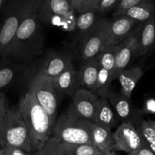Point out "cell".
<instances>
[{"label":"cell","instance_id":"obj_35","mask_svg":"<svg viewBox=\"0 0 155 155\" xmlns=\"http://www.w3.org/2000/svg\"><path fill=\"white\" fill-rule=\"evenodd\" d=\"M131 155H155V154L144 143V145L139 149L135 151Z\"/></svg>","mask_w":155,"mask_h":155},{"label":"cell","instance_id":"obj_6","mask_svg":"<svg viewBox=\"0 0 155 155\" xmlns=\"http://www.w3.org/2000/svg\"><path fill=\"white\" fill-rule=\"evenodd\" d=\"M17 147L32 153L28 132L20 113L18 105L8 107L3 130V145Z\"/></svg>","mask_w":155,"mask_h":155},{"label":"cell","instance_id":"obj_38","mask_svg":"<svg viewBox=\"0 0 155 155\" xmlns=\"http://www.w3.org/2000/svg\"><path fill=\"white\" fill-rule=\"evenodd\" d=\"M97 155H117V154L114 151H109V152H101L100 154Z\"/></svg>","mask_w":155,"mask_h":155},{"label":"cell","instance_id":"obj_17","mask_svg":"<svg viewBox=\"0 0 155 155\" xmlns=\"http://www.w3.org/2000/svg\"><path fill=\"white\" fill-rule=\"evenodd\" d=\"M99 70L98 56L93 58L83 61L78 71L80 87L92 91L93 92L96 83Z\"/></svg>","mask_w":155,"mask_h":155},{"label":"cell","instance_id":"obj_40","mask_svg":"<svg viewBox=\"0 0 155 155\" xmlns=\"http://www.w3.org/2000/svg\"><path fill=\"white\" fill-rule=\"evenodd\" d=\"M151 122H152V124H153V125H154V127H155V121L151 120Z\"/></svg>","mask_w":155,"mask_h":155},{"label":"cell","instance_id":"obj_26","mask_svg":"<svg viewBox=\"0 0 155 155\" xmlns=\"http://www.w3.org/2000/svg\"><path fill=\"white\" fill-rule=\"evenodd\" d=\"M117 49L118 45L107 46L98 55L99 66L109 71L112 76L114 71Z\"/></svg>","mask_w":155,"mask_h":155},{"label":"cell","instance_id":"obj_21","mask_svg":"<svg viewBox=\"0 0 155 155\" xmlns=\"http://www.w3.org/2000/svg\"><path fill=\"white\" fill-rule=\"evenodd\" d=\"M92 139L93 145L101 152L114 151L115 141L112 131L105 130L92 123Z\"/></svg>","mask_w":155,"mask_h":155},{"label":"cell","instance_id":"obj_2","mask_svg":"<svg viewBox=\"0 0 155 155\" xmlns=\"http://www.w3.org/2000/svg\"><path fill=\"white\" fill-rule=\"evenodd\" d=\"M18 106L28 132L32 153L36 152L51 137L52 127L49 117L29 90L21 95Z\"/></svg>","mask_w":155,"mask_h":155},{"label":"cell","instance_id":"obj_29","mask_svg":"<svg viewBox=\"0 0 155 155\" xmlns=\"http://www.w3.org/2000/svg\"><path fill=\"white\" fill-rule=\"evenodd\" d=\"M8 105L5 94L0 92V147L3 145V130H4L5 122L7 114Z\"/></svg>","mask_w":155,"mask_h":155},{"label":"cell","instance_id":"obj_27","mask_svg":"<svg viewBox=\"0 0 155 155\" xmlns=\"http://www.w3.org/2000/svg\"><path fill=\"white\" fill-rule=\"evenodd\" d=\"M66 155H97L101 152L95 145L89 144L61 143Z\"/></svg>","mask_w":155,"mask_h":155},{"label":"cell","instance_id":"obj_9","mask_svg":"<svg viewBox=\"0 0 155 155\" xmlns=\"http://www.w3.org/2000/svg\"><path fill=\"white\" fill-rule=\"evenodd\" d=\"M143 24L144 23L137 24L130 36L118 45L114 71L113 74L114 80H116L117 76L124 70L127 69L132 59L136 55H138L139 37Z\"/></svg>","mask_w":155,"mask_h":155},{"label":"cell","instance_id":"obj_12","mask_svg":"<svg viewBox=\"0 0 155 155\" xmlns=\"http://www.w3.org/2000/svg\"><path fill=\"white\" fill-rule=\"evenodd\" d=\"M114 151H119L131 155L144 145L142 136L131 124L122 123L114 133Z\"/></svg>","mask_w":155,"mask_h":155},{"label":"cell","instance_id":"obj_31","mask_svg":"<svg viewBox=\"0 0 155 155\" xmlns=\"http://www.w3.org/2000/svg\"><path fill=\"white\" fill-rule=\"evenodd\" d=\"M121 0H101L97 12L98 15H105L114 11Z\"/></svg>","mask_w":155,"mask_h":155},{"label":"cell","instance_id":"obj_36","mask_svg":"<svg viewBox=\"0 0 155 155\" xmlns=\"http://www.w3.org/2000/svg\"><path fill=\"white\" fill-rule=\"evenodd\" d=\"M85 2H86V0H70L71 7L77 13H80L81 12V9L84 5Z\"/></svg>","mask_w":155,"mask_h":155},{"label":"cell","instance_id":"obj_23","mask_svg":"<svg viewBox=\"0 0 155 155\" xmlns=\"http://www.w3.org/2000/svg\"><path fill=\"white\" fill-rule=\"evenodd\" d=\"M99 17L96 12L92 10L79 13L76 19L75 27L82 39L93 28Z\"/></svg>","mask_w":155,"mask_h":155},{"label":"cell","instance_id":"obj_1","mask_svg":"<svg viewBox=\"0 0 155 155\" xmlns=\"http://www.w3.org/2000/svg\"><path fill=\"white\" fill-rule=\"evenodd\" d=\"M41 0H29L6 58L26 64L42 54L44 34L39 19Z\"/></svg>","mask_w":155,"mask_h":155},{"label":"cell","instance_id":"obj_16","mask_svg":"<svg viewBox=\"0 0 155 155\" xmlns=\"http://www.w3.org/2000/svg\"><path fill=\"white\" fill-rule=\"evenodd\" d=\"M54 86L58 93L72 97L80 88L78 71L74 68L65 71L52 80Z\"/></svg>","mask_w":155,"mask_h":155},{"label":"cell","instance_id":"obj_7","mask_svg":"<svg viewBox=\"0 0 155 155\" xmlns=\"http://www.w3.org/2000/svg\"><path fill=\"white\" fill-rule=\"evenodd\" d=\"M109 20L99 17L93 28L82 39L80 54L83 61L98 56L107 47Z\"/></svg>","mask_w":155,"mask_h":155},{"label":"cell","instance_id":"obj_13","mask_svg":"<svg viewBox=\"0 0 155 155\" xmlns=\"http://www.w3.org/2000/svg\"><path fill=\"white\" fill-rule=\"evenodd\" d=\"M98 98L92 91L80 87L71 97L72 102L69 107L81 117L94 122Z\"/></svg>","mask_w":155,"mask_h":155},{"label":"cell","instance_id":"obj_15","mask_svg":"<svg viewBox=\"0 0 155 155\" xmlns=\"http://www.w3.org/2000/svg\"><path fill=\"white\" fill-rule=\"evenodd\" d=\"M120 122V121L108 98L99 97L97 101L94 124L105 130L111 131L112 129L119 126Z\"/></svg>","mask_w":155,"mask_h":155},{"label":"cell","instance_id":"obj_18","mask_svg":"<svg viewBox=\"0 0 155 155\" xmlns=\"http://www.w3.org/2000/svg\"><path fill=\"white\" fill-rule=\"evenodd\" d=\"M143 74V69L139 66H134L129 69L124 70L117 77L120 83V92L127 98H131L133 90Z\"/></svg>","mask_w":155,"mask_h":155},{"label":"cell","instance_id":"obj_37","mask_svg":"<svg viewBox=\"0 0 155 155\" xmlns=\"http://www.w3.org/2000/svg\"><path fill=\"white\" fill-rule=\"evenodd\" d=\"M6 2H7V0H0V17H1L2 12V9L5 5Z\"/></svg>","mask_w":155,"mask_h":155},{"label":"cell","instance_id":"obj_30","mask_svg":"<svg viewBox=\"0 0 155 155\" xmlns=\"http://www.w3.org/2000/svg\"><path fill=\"white\" fill-rule=\"evenodd\" d=\"M143 1H145V0H121L116 8L114 10L113 16L122 15L129 8L142 2Z\"/></svg>","mask_w":155,"mask_h":155},{"label":"cell","instance_id":"obj_4","mask_svg":"<svg viewBox=\"0 0 155 155\" xmlns=\"http://www.w3.org/2000/svg\"><path fill=\"white\" fill-rule=\"evenodd\" d=\"M29 0H7L0 21V56L6 58L17 30L21 24Z\"/></svg>","mask_w":155,"mask_h":155},{"label":"cell","instance_id":"obj_5","mask_svg":"<svg viewBox=\"0 0 155 155\" xmlns=\"http://www.w3.org/2000/svg\"><path fill=\"white\" fill-rule=\"evenodd\" d=\"M28 90L34 95L38 103L45 110L50 119L51 127H53L57 120L58 92L54 87L52 80L33 74L29 82Z\"/></svg>","mask_w":155,"mask_h":155},{"label":"cell","instance_id":"obj_10","mask_svg":"<svg viewBox=\"0 0 155 155\" xmlns=\"http://www.w3.org/2000/svg\"><path fill=\"white\" fill-rule=\"evenodd\" d=\"M108 100L121 124H131L136 127L142 121V116L145 115L142 109L135 107L131 98H127L122 92H112Z\"/></svg>","mask_w":155,"mask_h":155},{"label":"cell","instance_id":"obj_8","mask_svg":"<svg viewBox=\"0 0 155 155\" xmlns=\"http://www.w3.org/2000/svg\"><path fill=\"white\" fill-rule=\"evenodd\" d=\"M74 68L72 57L68 53L51 51L43 58L33 74L54 80L65 71Z\"/></svg>","mask_w":155,"mask_h":155},{"label":"cell","instance_id":"obj_25","mask_svg":"<svg viewBox=\"0 0 155 155\" xmlns=\"http://www.w3.org/2000/svg\"><path fill=\"white\" fill-rule=\"evenodd\" d=\"M136 128L142 136L145 145L155 154V127L152 124L151 120H142Z\"/></svg>","mask_w":155,"mask_h":155},{"label":"cell","instance_id":"obj_33","mask_svg":"<svg viewBox=\"0 0 155 155\" xmlns=\"http://www.w3.org/2000/svg\"><path fill=\"white\" fill-rule=\"evenodd\" d=\"M100 2H101V0H86V2H85L84 5H83V8L81 9V12L80 13L90 10L95 11V12H97L98 6H99Z\"/></svg>","mask_w":155,"mask_h":155},{"label":"cell","instance_id":"obj_34","mask_svg":"<svg viewBox=\"0 0 155 155\" xmlns=\"http://www.w3.org/2000/svg\"><path fill=\"white\" fill-rule=\"evenodd\" d=\"M144 114H155V98H148L145 101L142 108Z\"/></svg>","mask_w":155,"mask_h":155},{"label":"cell","instance_id":"obj_14","mask_svg":"<svg viewBox=\"0 0 155 155\" xmlns=\"http://www.w3.org/2000/svg\"><path fill=\"white\" fill-rule=\"evenodd\" d=\"M137 24L134 20L125 15L113 16L109 20L107 47L119 45L130 36Z\"/></svg>","mask_w":155,"mask_h":155},{"label":"cell","instance_id":"obj_39","mask_svg":"<svg viewBox=\"0 0 155 155\" xmlns=\"http://www.w3.org/2000/svg\"><path fill=\"white\" fill-rule=\"evenodd\" d=\"M0 155H6L5 153L4 150L2 149V147H0Z\"/></svg>","mask_w":155,"mask_h":155},{"label":"cell","instance_id":"obj_28","mask_svg":"<svg viewBox=\"0 0 155 155\" xmlns=\"http://www.w3.org/2000/svg\"><path fill=\"white\" fill-rule=\"evenodd\" d=\"M31 155H66L63 151L61 142L51 136L45 143L43 148L36 152L31 153Z\"/></svg>","mask_w":155,"mask_h":155},{"label":"cell","instance_id":"obj_19","mask_svg":"<svg viewBox=\"0 0 155 155\" xmlns=\"http://www.w3.org/2000/svg\"><path fill=\"white\" fill-rule=\"evenodd\" d=\"M24 65L7 58L0 59V92L10 86L18 79Z\"/></svg>","mask_w":155,"mask_h":155},{"label":"cell","instance_id":"obj_32","mask_svg":"<svg viewBox=\"0 0 155 155\" xmlns=\"http://www.w3.org/2000/svg\"><path fill=\"white\" fill-rule=\"evenodd\" d=\"M2 148L4 150L6 155H31V153L27 152L21 148H17V147L4 145L2 146Z\"/></svg>","mask_w":155,"mask_h":155},{"label":"cell","instance_id":"obj_11","mask_svg":"<svg viewBox=\"0 0 155 155\" xmlns=\"http://www.w3.org/2000/svg\"><path fill=\"white\" fill-rule=\"evenodd\" d=\"M75 11L71 7L70 0H41L39 5V19L42 23L56 21L66 22Z\"/></svg>","mask_w":155,"mask_h":155},{"label":"cell","instance_id":"obj_22","mask_svg":"<svg viewBox=\"0 0 155 155\" xmlns=\"http://www.w3.org/2000/svg\"><path fill=\"white\" fill-rule=\"evenodd\" d=\"M122 15L134 20L137 24L145 23L155 15V5L142 2L129 8Z\"/></svg>","mask_w":155,"mask_h":155},{"label":"cell","instance_id":"obj_41","mask_svg":"<svg viewBox=\"0 0 155 155\" xmlns=\"http://www.w3.org/2000/svg\"><path fill=\"white\" fill-rule=\"evenodd\" d=\"M2 58H1V56H0V59H1Z\"/></svg>","mask_w":155,"mask_h":155},{"label":"cell","instance_id":"obj_20","mask_svg":"<svg viewBox=\"0 0 155 155\" xmlns=\"http://www.w3.org/2000/svg\"><path fill=\"white\" fill-rule=\"evenodd\" d=\"M155 47V15L144 23L139 37L138 55H145Z\"/></svg>","mask_w":155,"mask_h":155},{"label":"cell","instance_id":"obj_24","mask_svg":"<svg viewBox=\"0 0 155 155\" xmlns=\"http://www.w3.org/2000/svg\"><path fill=\"white\" fill-rule=\"evenodd\" d=\"M114 80L113 76L109 71L99 66L96 83L93 92L101 98H108L113 91L111 83Z\"/></svg>","mask_w":155,"mask_h":155},{"label":"cell","instance_id":"obj_3","mask_svg":"<svg viewBox=\"0 0 155 155\" xmlns=\"http://www.w3.org/2000/svg\"><path fill=\"white\" fill-rule=\"evenodd\" d=\"M92 123L77 115L69 107L57 118L52 127L51 136L61 143L93 145Z\"/></svg>","mask_w":155,"mask_h":155}]
</instances>
